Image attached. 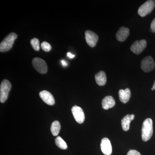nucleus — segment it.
Here are the masks:
<instances>
[{"label": "nucleus", "mask_w": 155, "mask_h": 155, "mask_svg": "<svg viewBox=\"0 0 155 155\" xmlns=\"http://www.w3.org/2000/svg\"><path fill=\"white\" fill-rule=\"evenodd\" d=\"M18 35L14 32L9 34L1 42L0 44V51L2 52H6L11 49L13 46L14 42Z\"/></svg>", "instance_id": "obj_2"}, {"label": "nucleus", "mask_w": 155, "mask_h": 155, "mask_svg": "<svg viewBox=\"0 0 155 155\" xmlns=\"http://www.w3.org/2000/svg\"><path fill=\"white\" fill-rule=\"evenodd\" d=\"M147 41L144 39L136 41L131 45L130 49L136 54H139L143 51L147 47Z\"/></svg>", "instance_id": "obj_7"}, {"label": "nucleus", "mask_w": 155, "mask_h": 155, "mask_svg": "<svg viewBox=\"0 0 155 155\" xmlns=\"http://www.w3.org/2000/svg\"><path fill=\"white\" fill-rule=\"evenodd\" d=\"M134 115L133 114L131 115H126L121 120V124L123 130L124 131H127L130 128V123L131 121L134 120Z\"/></svg>", "instance_id": "obj_15"}, {"label": "nucleus", "mask_w": 155, "mask_h": 155, "mask_svg": "<svg viewBox=\"0 0 155 155\" xmlns=\"http://www.w3.org/2000/svg\"><path fill=\"white\" fill-rule=\"evenodd\" d=\"M142 140L143 141H148L153 134V121L150 118L146 119L143 123L141 130Z\"/></svg>", "instance_id": "obj_1"}, {"label": "nucleus", "mask_w": 155, "mask_h": 155, "mask_svg": "<svg viewBox=\"0 0 155 155\" xmlns=\"http://www.w3.org/2000/svg\"><path fill=\"white\" fill-rule=\"evenodd\" d=\"M85 38L87 43L91 47L95 46L98 40V36L96 34L90 30H87L85 32Z\"/></svg>", "instance_id": "obj_9"}, {"label": "nucleus", "mask_w": 155, "mask_h": 155, "mask_svg": "<svg viewBox=\"0 0 155 155\" xmlns=\"http://www.w3.org/2000/svg\"><path fill=\"white\" fill-rule=\"evenodd\" d=\"M129 35V29L125 27H121L116 33V38L119 41H124Z\"/></svg>", "instance_id": "obj_12"}, {"label": "nucleus", "mask_w": 155, "mask_h": 155, "mask_svg": "<svg viewBox=\"0 0 155 155\" xmlns=\"http://www.w3.org/2000/svg\"><path fill=\"white\" fill-rule=\"evenodd\" d=\"M32 65L35 70L41 74H45L48 72L46 63L41 58H34L32 60Z\"/></svg>", "instance_id": "obj_5"}, {"label": "nucleus", "mask_w": 155, "mask_h": 155, "mask_svg": "<svg viewBox=\"0 0 155 155\" xmlns=\"http://www.w3.org/2000/svg\"><path fill=\"white\" fill-rule=\"evenodd\" d=\"M96 82L99 86H104L107 82V76L105 72L103 71H100L95 75Z\"/></svg>", "instance_id": "obj_16"}, {"label": "nucleus", "mask_w": 155, "mask_h": 155, "mask_svg": "<svg viewBox=\"0 0 155 155\" xmlns=\"http://www.w3.org/2000/svg\"><path fill=\"white\" fill-rule=\"evenodd\" d=\"M67 56H68L69 58H71V59L74 58V57H75V55H74L72 54L71 53L69 52L67 53Z\"/></svg>", "instance_id": "obj_24"}, {"label": "nucleus", "mask_w": 155, "mask_h": 155, "mask_svg": "<svg viewBox=\"0 0 155 155\" xmlns=\"http://www.w3.org/2000/svg\"><path fill=\"white\" fill-rule=\"evenodd\" d=\"M11 82L7 79L2 81L0 86V102L2 103L5 102L8 97L9 91L11 90Z\"/></svg>", "instance_id": "obj_3"}, {"label": "nucleus", "mask_w": 155, "mask_h": 155, "mask_svg": "<svg viewBox=\"0 0 155 155\" xmlns=\"http://www.w3.org/2000/svg\"><path fill=\"white\" fill-rule=\"evenodd\" d=\"M119 100L124 104H126L130 100L131 93L130 89L127 88L125 90L121 89L119 91Z\"/></svg>", "instance_id": "obj_14"}, {"label": "nucleus", "mask_w": 155, "mask_h": 155, "mask_svg": "<svg viewBox=\"0 0 155 155\" xmlns=\"http://www.w3.org/2000/svg\"><path fill=\"white\" fill-rule=\"evenodd\" d=\"M101 150L105 155H110L112 153V147L110 141L107 138L102 139L101 144Z\"/></svg>", "instance_id": "obj_10"}, {"label": "nucleus", "mask_w": 155, "mask_h": 155, "mask_svg": "<svg viewBox=\"0 0 155 155\" xmlns=\"http://www.w3.org/2000/svg\"><path fill=\"white\" fill-rule=\"evenodd\" d=\"M151 90H152V91H153V90H154V89H153V87H152V88H151Z\"/></svg>", "instance_id": "obj_26"}, {"label": "nucleus", "mask_w": 155, "mask_h": 155, "mask_svg": "<svg viewBox=\"0 0 155 155\" xmlns=\"http://www.w3.org/2000/svg\"><path fill=\"white\" fill-rule=\"evenodd\" d=\"M42 49L45 52H49L51 50V45L47 42L44 41L41 44Z\"/></svg>", "instance_id": "obj_20"}, {"label": "nucleus", "mask_w": 155, "mask_h": 155, "mask_svg": "<svg viewBox=\"0 0 155 155\" xmlns=\"http://www.w3.org/2000/svg\"><path fill=\"white\" fill-rule=\"evenodd\" d=\"M155 64L152 57L148 56L143 59L141 62V68L144 72H151L154 69Z\"/></svg>", "instance_id": "obj_6"}, {"label": "nucleus", "mask_w": 155, "mask_h": 155, "mask_svg": "<svg viewBox=\"0 0 155 155\" xmlns=\"http://www.w3.org/2000/svg\"><path fill=\"white\" fill-rule=\"evenodd\" d=\"M150 28L151 31L155 33V18L153 19L152 22L151 23Z\"/></svg>", "instance_id": "obj_22"}, {"label": "nucleus", "mask_w": 155, "mask_h": 155, "mask_svg": "<svg viewBox=\"0 0 155 155\" xmlns=\"http://www.w3.org/2000/svg\"><path fill=\"white\" fill-rule=\"evenodd\" d=\"M153 88L155 90V81L153 85Z\"/></svg>", "instance_id": "obj_25"}, {"label": "nucleus", "mask_w": 155, "mask_h": 155, "mask_svg": "<svg viewBox=\"0 0 155 155\" xmlns=\"http://www.w3.org/2000/svg\"><path fill=\"white\" fill-rule=\"evenodd\" d=\"M72 112L75 121L79 124H82L85 119L84 112L80 107L75 105L72 108Z\"/></svg>", "instance_id": "obj_8"}, {"label": "nucleus", "mask_w": 155, "mask_h": 155, "mask_svg": "<svg viewBox=\"0 0 155 155\" xmlns=\"http://www.w3.org/2000/svg\"><path fill=\"white\" fill-rule=\"evenodd\" d=\"M127 155H141L140 153L136 150H130L127 153Z\"/></svg>", "instance_id": "obj_21"}, {"label": "nucleus", "mask_w": 155, "mask_h": 155, "mask_svg": "<svg viewBox=\"0 0 155 155\" xmlns=\"http://www.w3.org/2000/svg\"><path fill=\"white\" fill-rule=\"evenodd\" d=\"M40 97L42 101L49 105H54L55 100L52 94L47 91H42L39 93Z\"/></svg>", "instance_id": "obj_11"}, {"label": "nucleus", "mask_w": 155, "mask_h": 155, "mask_svg": "<svg viewBox=\"0 0 155 155\" xmlns=\"http://www.w3.org/2000/svg\"><path fill=\"white\" fill-rule=\"evenodd\" d=\"M61 126L60 122L58 121H55L52 123L51 130L53 135L57 136L59 134L61 130Z\"/></svg>", "instance_id": "obj_17"}, {"label": "nucleus", "mask_w": 155, "mask_h": 155, "mask_svg": "<svg viewBox=\"0 0 155 155\" xmlns=\"http://www.w3.org/2000/svg\"><path fill=\"white\" fill-rule=\"evenodd\" d=\"M31 45L35 51H38L40 50L39 41L38 39L34 38L31 40Z\"/></svg>", "instance_id": "obj_19"}, {"label": "nucleus", "mask_w": 155, "mask_h": 155, "mask_svg": "<svg viewBox=\"0 0 155 155\" xmlns=\"http://www.w3.org/2000/svg\"><path fill=\"white\" fill-rule=\"evenodd\" d=\"M116 104L115 100L113 97L107 96L103 99L102 101V105L103 109L107 110L113 108Z\"/></svg>", "instance_id": "obj_13"}, {"label": "nucleus", "mask_w": 155, "mask_h": 155, "mask_svg": "<svg viewBox=\"0 0 155 155\" xmlns=\"http://www.w3.org/2000/svg\"><path fill=\"white\" fill-rule=\"evenodd\" d=\"M61 62V64H62V65H63V66H64V67H66V66L68 65V64H67V62H66V61H64V60H62Z\"/></svg>", "instance_id": "obj_23"}, {"label": "nucleus", "mask_w": 155, "mask_h": 155, "mask_svg": "<svg viewBox=\"0 0 155 155\" xmlns=\"http://www.w3.org/2000/svg\"><path fill=\"white\" fill-rule=\"evenodd\" d=\"M155 1L149 0L147 1L139 8L138 14L140 17H144L152 11L155 6Z\"/></svg>", "instance_id": "obj_4"}, {"label": "nucleus", "mask_w": 155, "mask_h": 155, "mask_svg": "<svg viewBox=\"0 0 155 155\" xmlns=\"http://www.w3.org/2000/svg\"><path fill=\"white\" fill-rule=\"evenodd\" d=\"M55 143L56 145L57 146L61 149L66 150L67 148V145L66 142L64 141L61 137H57V138L55 139Z\"/></svg>", "instance_id": "obj_18"}]
</instances>
